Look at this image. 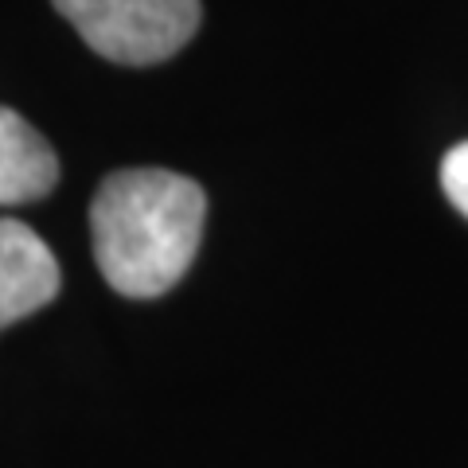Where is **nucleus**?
Listing matches in <instances>:
<instances>
[{"label":"nucleus","instance_id":"obj_1","mask_svg":"<svg viewBox=\"0 0 468 468\" xmlns=\"http://www.w3.org/2000/svg\"><path fill=\"white\" fill-rule=\"evenodd\" d=\"M207 218L196 180L168 168H125L101 180L90 203L94 261L122 297L153 301L192 270Z\"/></svg>","mask_w":468,"mask_h":468},{"label":"nucleus","instance_id":"obj_2","mask_svg":"<svg viewBox=\"0 0 468 468\" xmlns=\"http://www.w3.org/2000/svg\"><path fill=\"white\" fill-rule=\"evenodd\" d=\"M90 48L122 67L165 63L199 27V0H51Z\"/></svg>","mask_w":468,"mask_h":468},{"label":"nucleus","instance_id":"obj_3","mask_svg":"<svg viewBox=\"0 0 468 468\" xmlns=\"http://www.w3.org/2000/svg\"><path fill=\"white\" fill-rule=\"evenodd\" d=\"M58 285L63 277L51 246L20 218H0V328L51 304Z\"/></svg>","mask_w":468,"mask_h":468},{"label":"nucleus","instance_id":"obj_4","mask_svg":"<svg viewBox=\"0 0 468 468\" xmlns=\"http://www.w3.org/2000/svg\"><path fill=\"white\" fill-rule=\"evenodd\" d=\"M58 184V156L36 125L0 106V207H20L51 196Z\"/></svg>","mask_w":468,"mask_h":468},{"label":"nucleus","instance_id":"obj_5","mask_svg":"<svg viewBox=\"0 0 468 468\" xmlns=\"http://www.w3.org/2000/svg\"><path fill=\"white\" fill-rule=\"evenodd\" d=\"M441 187H445L452 207L468 218V141L452 144V149L445 153V160H441Z\"/></svg>","mask_w":468,"mask_h":468}]
</instances>
